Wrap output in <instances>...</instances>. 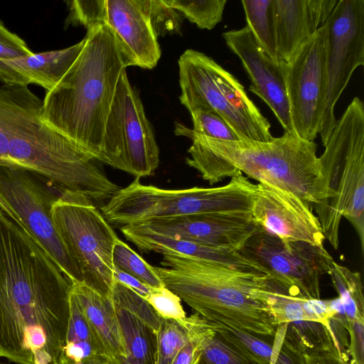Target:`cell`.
<instances>
[{
  "instance_id": "obj_12",
  "label": "cell",
  "mask_w": 364,
  "mask_h": 364,
  "mask_svg": "<svg viewBox=\"0 0 364 364\" xmlns=\"http://www.w3.org/2000/svg\"><path fill=\"white\" fill-rule=\"evenodd\" d=\"M68 21L87 30L107 25L114 33L126 68H154L161 49L144 0L70 1Z\"/></svg>"
},
{
  "instance_id": "obj_34",
  "label": "cell",
  "mask_w": 364,
  "mask_h": 364,
  "mask_svg": "<svg viewBox=\"0 0 364 364\" xmlns=\"http://www.w3.org/2000/svg\"><path fill=\"white\" fill-rule=\"evenodd\" d=\"M194 132L214 139L225 141H237L241 139L231 127L217 114L204 110L190 112Z\"/></svg>"
},
{
  "instance_id": "obj_23",
  "label": "cell",
  "mask_w": 364,
  "mask_h": 364,
  "mask_svg": "<svg viewBox=\"0 0 364 364\" xmlns=\"http://www.w3.org/2000/svg\"><path fill=\"white\" fill-rule=\"evenodd\" d=\"M215 325L221 336L255 364H306L304 353L284 341L279 326L270 341L269 338L224 324Z\"/></svg>"
},
{
  "instance_id": "obj_7",
  "label": "cell",
  "mask_w": 364,
  "mask_h": 364,
  "mask_svg": "<svg viewBox=\"0 0 364 364\" xmlns=\"http://www.w3.org/2000/svg\"><path fill=\"white\" fill-rule=\"evenodd\" d=\"M257 184L242 173L215 188L164 189L141 183L136 178L120 188L101 208L112 228L119 229L151 220L196 214L252 213Z\"/></svg>"
},
{
  "instance_id": "obj_40",
  "label": "cell",
  "mask_w": 364,
  "mask_h": 364,
  "mask_svg": "<svg viewBox=\"0 0 364 364\" xmlns=\"http://www.w3.org/2000/svg\"><path fill=\"white\" fill-rule=\"evenodd\" d=\"M304 356L306 364H353L348 354L337 348L328 352H309Z\"/></svg>"
},
{
  "instance_id": "obj_8",
  "label": "cell",
  "mask_w": 364,
  "mask_h": 364,
  "mask_svg": "<svg viewBox=\"0 0 364 364\" xmlns=\"http://www.w3.org/2000/svg\"><path fill=\"white\" fill-rule=\"evenodd\" d=\"M180 101L189 112L204 109L223 118L241 139L268 141L271 124L230 73L203 53L188 49L178 59Z\"/></svg>"
},
{
  "instance_id": "obj_2",
  "label": "cell",
  "mask_w": 364,
  "mask_h": 364,
  "mask_svg": "<svg viewBox=\"0 0 364 364\" xmlns=\"http://www.w3.org/2000/svg\"><path fill=\"white\" fill-rule=\"evenodd\" d=\"M43 100L28 87L0 86V166L33 172L60 191L107 201L121 188L93 156L49 126Z\"/></svg>"
},
{
  "instance_id": "obj_39",
  "label": "cell",
  "mask_w": 364,
  "mask_h": 364,
  "mask_svg": "<svg viewBox=\"0 0 364 364\" xmlns=\"http://www.w3.org/2000/svg\"><path fill=\"white\" fill-rule=\"evenodd\" d=\"M349 346L347 353L353 364H364V320H355L348 329Z\"/></svg>"
},
{
  "instance_id": "obj_22",
  "label": "cell",
  "mask_w": 364,
  "mask_h": 364,
  "mask_svg": "<svg viewBox=\"0 0 364 364\" xmlns=\"http://www.w3.org/2000/svg\"><path fill=\"white\" fill-rule=\"evenodd\" d=\"M71 294L107 353L120 360L127 357L116 309L110 296L83 284H72Z\"/></svg>"
},
{
  "instance_id": "obj_32",
  "label": "cell",
  "mask_w": 364,
  "mask_h": 364,
  "mask_svg": "<svg viewBox=\"0 0 364 364\" xmlns=\"http://www.w3.org/2000/svg\"><path fill=\"white\" fill-rule=\"evenodd\" d=\"M111 298L115 305L132 311L157 333L162 318L144 298L115 280L112 286Z\"/></svg>"
},
{
  "instance_id": "obj_30",
  "label": "cell",
  "mask_w": 364,
  "mask_h": 364,
  "mask_svg": "<svg viewBox=\"0 0 364 364\" xmlns=\"http://www.w3.org/2000/svg\"><path fill=\"white\" fill-rule=\"evenodd\" d=\"M112 262L114 267L136 277L151 288L165 287L155 267L119 239L113 247Z\"/></svg>"
},
{
  "instance_id": "obj_14",
  "label": "cell",
  "mask_w": 364,
  "mask_h": 364,
  "mask_svg": "<svg viewBox=\"0 0 364 364\" xmlns=\"http://www.w3.org/2000/svg\"><path fill=\"white\" fill-rule=\"evenodd\" d=\"M364 65V0H339L326 23V92L320 135L324 143L336 120L335 106Z\"/></svg>"
},
{
  "instance_id": "obj_10",
  "label": "cell",
  "mask_w": 364,
  "mask_h": 364,
  "mask_svg": "<svg viewBox=\"0 0 364 364\" xmlns=\"http://www.w3.org/2000/svg\"><path fill=\"white\" fill-rule=\"evenodd\" d=\"M24 169L0 166V212L23 228L72 284L82 283L77 264L58 234L51 208L58 195L47 180Z\"/></svg>"
},
{
  "instance_id": "obj_16",
  "label": "cell",
  "mask_w": 364,
  "mask_h": 364,
  "mask_svg": "<svg viewBox=\"0 0 364 364\" xmlns=\"http://www.w3.org/2000/svg\"><path fill=\"white\" fill-rule=\"evenodd\" d=\"M257 186L252 215L260 228L282 240L324 246L321 225L307 203L269 184Z\"/></svg>"
},
{
  "instance_id": "obj_42",
  "label": "cell",
  "mask_w": 364,
  "mask_h": 364,
  "mask_svg": "<svg viewBox=\"0 0 364 364\" xmlns=\"http://www.w3.org/2000/svg\"><path fill=\"white\" fill-rule=\"evenodd\" d=\"M58 364H121V362L109 355L100 354L78 362L61 358Z\"/></svg>"
},
{
  "instance_id": "obj_15",
  "label": "cell",
  "mask_w": 364,
  "mask_h": 364,
  "mask_svg": "<svg viewBox=\"0 0 364 364\" xmlns=\"http://www.w3.org/2000/svg\"><path fill=\"white\" fill-rule=\"evenodd\" d=\"M326 24L284 64L292 126L301 139L314 141L322 127L326 92Z\"/></svg>"
},
{
  "instance_id": "obj_36",
  "label": "cell",
  "mask_w": 364,
  "mask_h": 364,
  "mask_svg": "<svg viewBox=\"0 0 364 364\" xmlns=\"http://www.w3.org/2000/svg\"><path fill=\"white\" fill-rule=\"evenodd\" d=\"M145 299L162 318L183 321L187 317L180 297L166 287L152 289Z\"/></svg>"
},
{
  "instance_id": "obj_37",
  "label": "cell",
  "mask_w": 364,
  "mask_h": 364,
  "mask_svg": "<svg viewBox=\"0 0 364 364\" xmlns=\"http://www.w3.org/2000/svg\"><path fill=\"white\" fill-rule=\"evenodd\" d=\"M216 333V325L207 321L175 356L171 364H197L205 344Z\"/></svg>"
},
{
  "instance_id": "obj_17",
  "label": "cell",
  "mask_w": 364,
  "mask_h": 364,
  "mask_svg": "<svg viewBox=\"0 0 364 364\" xmlns=\"http://www.w3.org/2000/svg\"><path fill=\"white\" fill-rule=\"evenodd\" d=\"M223 37L247 72L251 81L250 91L269 106L285 132H295L291 120L284 64L274 61L265 53L246 26L224 32Z\"/></svg>"
},
{
  "instance_id": "obj_19",
  "label": "cell",
  "mask_w": 364,
  "mask_h": 364,
  "mask_svg": "<svg viewBox=\"0 0 364 364\" xmlns=\"http://www.w3.org/2000/svg\"><path fill=\"white\" fill-rule=\"evenodd\" d=\"M339 0H273L279 63H288L329 19Z\"/></svg>"
},
{
  "instance_id": "obj_24",
  "label": "cell",
  "mask_w": 364,
  "mask_h": 364,
  "mask_svg": "<svg viewBox=\"0 0 364 364\" xmlns=\"http://www.w3.org/2000/svg\"><path fill=\"white\" fill-rule=\"evenodd\" d=\"M114 306L127 353L121 364H156V332L132 311Z\"/></svg>"
},
{
  "instance_id": "obj_31",
  "label": "cell",
  "mask_w": 364,
  "mask_h": 364,
  "mask_svg": "<svg viewBox=\"0 0 364 364\" xmlns=\"http://www.w3.org/2000/svg\"><path fill=\"white\" fill-rule=\"evenodd\" d=\"M202 29H213L223 19L226 0H163Z\"/></svg>"
},
{
  "instance_id": "obj_35",
  "label": "cell",
  "mask_w": 364,
  "mask_h": 364,
  "mask_svg": "<svg viewBox=\"0 0 364 364\" xmlns=\"http://www.w3.org/2000/svg\"><path fill=\"white\" fill-rule=\"evenodd\" d=\"M152 27L158 36L178 33L181 19L179 14L163 0H144Z\"/></svg>"
},
{
  "instance_id": "obj_27",
  "label": "cell",
  "mask_w": 364,
  "mask_h": 364,
  "mask_svg": "<svg viewBox=\"0 0 364 364\" xmlns=\"http://www.w3.org/2000/svg\"><path fill=\"white\" fill-rule=\"evenodd\" d=\"M284 341L297 350L328 352L336 348L328 328L312 321H294L279 325Z\"/></svg>"
},
{
  "instance_id": "obj_43",
  "label": "cell",
  "mask_w": 364,
  "mask_h": 364,
  "mask_svg": "<svg viewBox=\"0 0 364 364\" xmlns=\"http://www.w3.org/2000/svg\"><path fill=\"white\" fill-rule=\"evenodd\" d=\"M1 364H5V363H1Z\"/></svg>"
},
{
  "instance_id": "obj_41",
  "label": "cell",
  "mask_w": 364,
  "mask_h": 364,
  "mask_svg": "<svg viewBox=\"0 0 364 364\" xmlns=\"http://www.w3.org/2000/svg\"><path fill=\"white\" fill-rule=\"evenodd\" d=\"M114 280L119 282L134 290L143 298H146L153 288L146 285L136 277L114 267Z\"/></svg>"
},
{
  "instance_id": "obj_28",
  "label": "cell",
  "mask_w": 364,
  "mask_h": 364,
  "mask_svg": "<svg viewBox=\"0 0 364 364\" xmlns=\"http://www.w3.org/2000/svg\"><path fill=\"white\" fill-rule=\"evenodd\" d=\"M246 26L265 51L278 62L273 0H243Z\"/></svg>"
},
{
  "instance_id": "obj_18",
  "label": "cell",
  "mask_w": 364,
  "mask_h": 364,
  "mask_svg": "<svg viewBox=\"0 0 364 364\" xmlns=\"http://www.w3.org/2000/svg\"><path fill=\"white\" fill-rule=\"evenodd\" d=\"M134 225L163 236L233 251H239L259 228L252 213L196 214Z\"/></svg>"
},
{
  "instance_id": "obj_1",
  "label": "cell",
  "mask_w": 364,
  "mask_h": 364,
  "mask_svg": "<svg viewBox=\"0 0 364 364\" xmlns=\"http://www.w3.org/2000/svg\"><path fill=\"white\" fill-rule=\"evenodd\" d=\"M72 284L19 225L0 212V358L58 364Z\"/></svg>"
},
{
  "instance_id": "obj_25",
  "label": "cell",
  "mask_w": 364,
  "mask_h": 364,
  "mask_svg": "<svg viewBox=\"0 0 364 364\" xmlns=\"http://www.w3.org/2000/svg\"><path fill=\"white\" fill-rule=\"evenodd\" d=\"M100 354L107 353L70 294V316L61 358L78 362Z\"/></svg>"
},
{
  "instance_id": "obj_3",
  "label": "cell",
  "mask_w": 364,
  "mask_h": 364,
  "mask_svg": "<svg viewBox=\"0 0 364 364\" xmlns=\"http://www.w3.org/2000/svg\"><path fill=\"white\" fill-rule=\"evenodd\" d=\"M175 134L192 140L186 163L210 185L245 173L259 183L291 192L311 208L325 196V183L314 141L285 132L268 141H225L181 124Z\"/></svg>"
},
{
  "instance_id": "obj_9",
  "label": "cell",
  "mask_w": 364,
  "mask_h": 364,
  "mask_svg": "<svg viewBox=\"0 0 364 364\" xmlns=\"http://www.w3.org/2000/svg\"><path fill=\"white\" fill-rule=\"evenodd\" d=\"M55 230L80 269L82 283L111 296L114 284L113 247L119 239L94 203L76 192L60 191L51 208Z\"/></svg>"
},
{
  "instance_id": "obj_11",
  "label": "cell",
  "mask_w": 364,
  "mask_h": 364,
  "mask_svg": "<svg viewBox=\"0 0 364 364\" xmlns=\"http://www.w3.org/2000/svg\"><path fill=\"white\" fill-rule=\"evenodd\" d=\"M98 161L136 178L154 175L159 149L136 90L124 70L105 124Z\"/></svg>"
},
{
  "instance_id": "obj_29",
  "label": "cell",
  "mask_w": 364,
  "mask_h": 364,
  "mask_svg": "<svg viewBox=\"0 0 364 364\" xmlns=\"http://www.w3.org/2000/svg\"><path fill=\"white\" fill-rule=\"evenodd\" d=\"M328 275L343 305L348 329L354 321L364 320L363 285L360 274L333 262Z\"/></svg>"
},
{
  "instance_id": "obj_21",
  "label": "cell",
  "mask_w": 364,
  "mask_h": 364,
  "mask_svg": "<svg viewBox=\"0 0 364 364\" xmlns=\"http://www.w3.org/2000/svg\"><path fill=\"white\" fill-rule=\"evenodd\" d=\"M86 41L67 48L0 60V80L6 85L37 84L51 90L77 60Z\"/></svg>"
},
{
  "instance_id": "obj_38",
  "label": "cell",
  "mask_w": 364,
  "mask_h": 364,
  "mask_svg": "<svg viewBox=\"0 0 364 364\" xmlns=\"http://www.w3.org/2000/svg\"><path fill=\"white\" fill-rule=\"evenodd\" d=\"M33 53L22 38L9 31L0 21V60L14 59Z\"/></svg>"
},
{
  "instance_id": "obj_20",
  "label": "cell",
  "mask_w": 364,
  "mask_h": 364,
  "mask_svg": "<svg viewBox=\"0 0 364 364\" xmlns=\"http://www.w3.org/2000/svg\"><path fill=\"white\" fill-rule=\"evenodd\" d=\"M119 230L127 240L142 252L184 256L222 264L242 271L268 275L260 265L246 258L239 251L163 236L134 225L122 227Z\"/></svg>"
},
{
  "instance_id": "obj_4",
  "label": "cell",
  "mask_w": 364,
  "mask_h": 364,
  "mask_svg": "<svg viewBox=\"0 0 364 364\" xmlns=\"http://www.w3.org/2000/svg\"><path fill=\"white\" fill-rule=\"evenodd\" d=\"M85 37L77 60L47 92L42 116L49 126L98 160L117 82L127 68L108 26H95Z\"/></svg>"
},
{
  "instance_id": "obj_26",
  "label": "cell",
  "mask_w": 364,
  "mask_h": 364,
  "mask_svg": "<svg viewBox=\"0 0 364 364\" xmlns=\"http://www.w3.org/2000/svg\"><path fill=\"white\" fill-rule=\"evenodd\" d=\"M207 321L196 313L183 321L162 318L156 333V364H171L178 351Z\"/></svg>"
},
{
  "instance_id": "obj_6",
  "label": "cell",
  "mask_w": 364,
  "mask_h": 364,
  "mask_svg": "<svg viewBox=\"0 0 364 364\" xmlns=\"http://www.w3.org/2000/svg\"><path fill=\"white\" fill-rule=\"evenodd\" d=\"M318 157L325 196L311 206L325 239L339 247L342 218L355 230L364 252V105L355 97L336 120Z\"/></svg>"
},
{
  "instance_id": "obj_33",
  "label": "cell",
  "mask_w": 364,
  "mask_h": 364,
  "mask_svg": "<svg viewBox=\"0 0 364 364\" xmlns=\"http://www.w3.org/2000/svg\"><path fill=\"white\" fill-rule=\"evenodd\" d=\"M197 364H255L216 331L203 346Z\"/></svg>"
},
{
  "instance_id": "obj_5",
  "label": "cell",
  "mask_w": 364,
  "mask_h": 364,
  "mask_svg": "<svg viewBox=\"0 0 364 364\" xmlns=\"http://www.w3.org/2000/svg\"><path fill=\"white\" fill-rule=\"evenodd\" d=\"M154 267L164 286L214 323L273 338L277 325L264 296L266 274L219 263L164 255Z\"/></svg>"
},
{
  "instance_id": "obj_13",
  "label": "cell",
  "mask_w": 364,
  "mask_h": 364,
  "mask_svg": "<svg viewBox=\"0 0 364 364\" xmlns=\"http://www.w3.org/2000/svg\"><path fill=\"white\" fill-rule=\"evenodd\" d=\"M282 284L320 299V280L334 262L324 246L282 240L259 227L239 250Z\"/></svg>"
}]
</instances>
